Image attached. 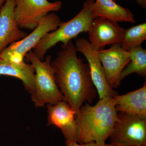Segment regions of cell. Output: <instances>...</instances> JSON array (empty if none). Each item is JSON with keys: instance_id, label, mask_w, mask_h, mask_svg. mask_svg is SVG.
<instances>
[{"instance_id": "obj_1", "label": "cell", "mask_w": 146, "mask_h": 146, "mask_svg": "<svg viewBox=\"0 0 146 146\" xmlns=\"http://www.w3.org/2000/svg\"><path fill=\"white\" fill-rule=\"evenodd\" d=\"M61 47L52 65L63 100L77 113L84 102L92 103L98 92L91 80L89 64L78 56L72 41Z\"/></svg>"}, {"instance_id": "obj_2", "label": "cell", "mask_w": 146, "mask_h": 146, "mask_svg": "<svg viewBox=\"0 0 146 146\" xmlns=\"http://www.w3.org/2000/svg\"><path fill=\"white\" fill-rule=\"evenodd\" d=\"M95 105L86 103L75 115L79 143H106L118 119L116 104L112 97H104Z\"/></svg>"}, {"instance_id": "obj_3", "label": "cell", "mask_w": 146, "mask_h": 146, "mask_svg": "<svg viewBox=\"0 0 146 146\" xmlns=\"http://www.w3.org/2000/svg\"><path fill=\"white\" fill-rule=\"evenodd\" d=\"M95 1L86 0L81 10L74 17L62 22L56 30L45 35L32 50L35 56L44 60L47 51L58 43L67 44L82 33L88 32L94 19L92 11Z\"/></svg>"}, {"instance_id": "obj_4", "label": "cell", "mask_w": 146, "mask_h": 146, "mask_svg": "<svg viewBox=\"0 0 146 146\" xmlns=\"http://www.w3.org/2000/svg\"><path fill=\"white\" fill-rule=\"evenodd\" d=\"M26 60L30 62L35 70V87L31 98L36 107L45 104L54 105L63 100V97L58 87L52 65V57L47 56L41 60L35 56L32 50L26 55Z\"/></svg>"}, {"instance_id": "obj_5", "label": "cell", "mask_w": 146, "mask_h": 146, "mask_svg": "<svg viewBox=\"0 0 146 146\" xmlns=\"http://www.w3.org/2000/svg\"><path fill=\"white\" fill-rule=\"evenodd\" d=\"M62 23L55 13H49L30 34L4 50L0 54V58L14 63L24 62L27 53L33 49L45 35L56 30Z\"/></svg>"}, {"instance_id": "obj_6", "label": "cell", "mask_w": 146, "mask_h": 146, "mask_svg": "<svg viewBox=\"0 0 146 146\" xmlns=\"http://www.w3.org/2000/svg\"><path fill=\"white\" fill-rule=\"evenodd\" d=\"M109 138L110 143L146 146V118L118 112Z\"/></svg>"}, {"instance_id": "obj_7", "label": "cell", "mask_w": 146, "mask_h": 146, "mask_svg": "<svg viewBox=\"0 0 146 146\" xmlns=\"http://www.w3.org/2000/svg\"><path fill=\"white\" fill-rule=\"evenodd\" d=\"M62 6L60 1L48 0H15L14 18L21 29L33 30L44 17L58 11Z\"/></svg>"}, {"instance_id": "obj_8", "label": "cell", "mask_w": 146, "mask_h": 146, "mask_svg": "<svg viewBox=\"0 0 146 146\" xmlns=\"http://www.w3.org/2000/svg\"><path fill=\"white\" fill-rule=\"evenodd\" d=\"M77 52H81L88 61L91 80L96 89L100 99L104 97H113L117 93L108 84L104 70L100 61L96 50L84 38L77 39L75 43Z\"/></svg>"}, {"instance_id": "obj_9", "label": "cell", "mask_w": 146, "mask_h": 146, "mask_svg": "<svg viewBox=\"0 0 146 146\" xmlns=\"http://www.w3.org/2000/svg\"><path fill=\"white\" fill-rule=\"evenodd\" d=\"M97 53L110 86L113 89L117 88L121 81V73L130 60L129 51L117 44L107 49L99 50Z\"/></svg>"}, {"instance_id": "obj_10", "label": "cell", "mask_w": 146, "mask_h": 146, "mask_svg": "<svg viewBox=\"0 0 146 146\" xmlns=\"http://www.w3.org/2000/svg\"><path fill=\"white\" fill-rule=\"evenodd\" d=\"M125 30L117 22L102 18H94L88 32V41L98 51L104 49L107 45L121 44Z\"/></svg>"}, {"instance_id": "obj_11", "label": "cell", "mask_w": 146, "mask_h": 146, "mask_svg": "<svg viewBox=\"0 0 146 146\" xmlns=\"http://www.w3.org/2000/svg\"><path fill=\"white\" fill-rule=\"evenodd\" d=\"M47 109L49 125L59 128L66 141L78 143L76 112L64 100L54 105L47 104Z\"/></svg>"}, {"instance_id": "obj_12", "label": "cell", "mask_w": 146, "mask_h": 146, "mask_svg": "<svg viewBox=\"0 0 146 146\" xmlns=\"http://www.w3.org/2000/svg\"><path fill=\"white\" fill-rule=\"evenodd\" d=\"M15 0H5L0 10V54L7 47L27 36L14 18Z\"/></svg>"}, {"instance_id": "obj_13", "label": "cell", "mask_w": 146, "mask_h": 146, "mask_svg": "<svg viewBox=\"0 0 146 146\" xmlns=\"http://www.w3.org/2000/svg\"><path fill=\"white\" fill-rule=\"evenodd\" d=\"M117 112L146 118V84L140 89L113 97Z\"/></svg>"}, {"instance_id": "obj_14", "label": "cell", "mask_w": 146, "mask_h": 146, "mask_svg": "<svg viewBox=\"0 0 146 146\" xmlns=\"http://www.w3.org/2000/svg\"><path fill=\"white\" fill-rule=\"evenodd\" d=\"M92 16L119 23L125 22L134 23L136 20L131 11L118 4L113 0H95Z\"/></svg>"}, {"instance_id": "obj_15", "label": "cell", "mask_w": 146, "mask_h": 146, "mask_svg": "<svg viewBox=\"0 0 146 146\" xmlns=\"http://www.w3.org/2000/svg\"><path fill=\"white\" fill-rule=\"evenodd\" d=\"M0 75L10 76L21 80L27 91L31 95L34 93L35 70L31 64L25 62L14 63L0 58Z\"/></svg>"}, {"instance_id": "obj_16", "label": "cell", "mask_w": 146, "mask_h": 146, "mask_svg": "<svg viewBox=\"0 0 146 146\" xmlns=\"http://www.w3.org/2000/svg\"><path fill=\"white\" fill-rule=\"evenodd\" d=\"M129 51L130 60L121 76V80L131 74L145 77L146 76V50L142 47L134 48Z\"/></svg>"}, {"instance_id": "obj_17", "label": "cell", "mask_w": 146, "mask_h": 146, "mask_svg": "<svg viewBox=\"0 0 146 146\" xmlns=\"http://www.w3.org/2000/svg\"><path fill=\"white\" fill-rule=\"evenodd\" d=\"M146 39V23L131 27L125 30L120 45L123 49L129 51L141 46Z\"/></svg>"}, {"instance_id": "obj_18", "label": "cell", "mask_w": 146, "mask_h": 146, "mask_svg": "<svg viewBox=\"0 0 146 146\" xmlns=\"http://www.w3.org/2000/svg\"><path fill=\"white\" fill-rule=\"evenodd\" d=\"M66 145L67 146H108V144L106 143L91 142L80 144L71 141H66Z\"/></svg>"}, {"instance_id": "obj_19", "label": "cell", "mask_w": 146, "mask_h": 146, "mask_svg": "<svg viewBox=\"0 0 146 146\" xmlns=\"http://www.w3.org/2000/svg\"><path fill=\"white\" fill-rule=\"evenodd\" d=\"M136 2L140 6L142 7L143 8H146V0H136Z\"/></svg>"}, {"instance_id": "obj_20", "label": "cell", "mask_w": 146, "mask_h": 146, "mask_svg": "<svg viewBox=\"0 0 146 146\" xmlns=\"http://www.w3.org/2000/svg\"><path fill=\"white\" fill-rule=\"evenodd\" d=\"M108 146H131V145H120V144L110 143L108 144Z\"/></svg>"}, {"instance_id": "obj_21", "label": "cell", "mask_w": 146, "mask_h": 146, "mask_svg": "<svg viewBox=\"0 0 146 146\" xmlns=\"http://www.w3.org/2000/svg\"><path fill=\"white\" fill-rule=\"evenodd\" d=\"M5 0H0V7L2 6L4 3L5 2Z\"/></svg>"}, {"instance_id": "obj_22", "label": "cell", "mask_w": 146, "mask_h": 146, "mask_svg": "<svg viewBox=\"0 0 146 146\" xmlns=\"http://www.w3.org/2000/svg\"><path fill=\"white\" fill-rule=\"evenodd\" d=\"M113 1H116V0H113Z\"/></svg>"}]
</instances>
